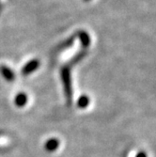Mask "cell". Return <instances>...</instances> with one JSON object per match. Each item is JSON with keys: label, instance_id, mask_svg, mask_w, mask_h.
Segmentation results:
<instances>
[{"label": "cell", "instance_id": "obj_7", "mask_svg": "<svg viewBox=\"0 0 156 157\" xmlns=\"http://www.w3.org/2000/svg\"><path fill=\"white\" fill-rule=\"evenodd\" d=\"M89 105V98L86 95H82L77 101V105L79 108H86Z\"/></svg>", "mask_w": 156, "mask_h": 157}, {"label": "cell", "instance_id": "obj_5", "mask_svg": "<svg viewBox=\"0 0 156 157\" xmlns=\"http://www.w3.org/2000/svg\"><path fill=\"white\" fill-rule=\"evenodd\" d=\"M27 103V96L25 93L24 92H21V93H18L17 96L15 97V105L18 106V107H23L26 105Z\"/></svg>", "mask_w": 156, "mask_h": 157}, {"label": "cell", "instance_id": "obj_2", "mask_svg": "<svg viewBox=\"0 0 156 157\" xmlns=\"http://www.w3.org/2000/svg\"><path fill=\"white\" fill-rule=\"evenodd\" d=\"M39 66H40V61L38 59H33L24 66V68L22 69V74L24 75H30L39 68Z\"/></svg>", "mask_w": 156, "mask_h": 157}, {"label": "cell", "instance_id": "obj_3", "mask_svg": "<svg viewBox=\"0 0 156 157\" xmlns=\"http://www.w3.org/2000/svg\"><path fill=\"white\" fill-rule=\"evenodd\" d=\"M0 73H1V75H3V77L5 79H7L9 82L13 81L14 78H15V75H14L12 71L9 67H7L5 65H1V66H0Z\"/></svg>", "mask_w": 156, "mask_h": 157}, {"label": "cell", "instance_id": "obj_6", "mask_svg": "<svg viewBox=\"0 0 156 157\" xmlns=\"http://www.w3.org/2000/svg\"><path fill=\"white\" fill-rule=\"evenodd\" d=\"M79 39L82 42L84 47H89L90 44V38L89 35L86 31H81L79 32Z\"/></svg>", "mask_w": 156, "mask_h": 157}, {"label": "cell", "instance_id": "obj_4", "mask_svg": "<svg viewBox=\"0 0 156 157\" xmlns=\"http://www.w3.org/2000/svg\"><path fill=\"white\" fill-rule=\"evenodd\" d=\"M59 146V141L56 138H51L45 143V148L48 151H55Z\"/></svg>", "mask_w": 156, "mask_h": 157}, {"label": "cell", "instance_id": "obj_1", "mask_svg": "<svg viewBox=\"0 0 156 157\" xmlns=\"http://www.w3.org/2000/svg\"><path fill=\"white\" fill-rule=\"evenodd\" d=\"M61 78L64 85V90L67 96L69 103L72 99V83H70V69L68 67H64L61 71Z\"/></svg>", "mask_w": 156, "mask_h": 157}, {"label": "cell", "instance_id": "obj_9", "mask_svg": "<svg viewBox=\"0 0 156 157\" xmlns=\"http://www.w3.org/2000/svg\"><path fill=\"white\" fill-rule=\"evenodd\" d=\"M84 1H89V0H84Z\"/></svg>", "mask_w": 156, "mask_h": 157}, {"label": "cell", "instance_id": "obj_8", "mask_svg": "<svg viewBox=\"0 0 156 157\" xmlns=\"http://www.w3.org/2000/svg\"><path fill=\"white\" fill-rule=\"evenodd\" d=\"M136 157H147V154L145 153V152H139V153H137L136 154Z\"/></svg>", "mask_w": 156, "mask_h": 157}]
</instances>
